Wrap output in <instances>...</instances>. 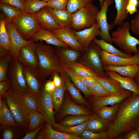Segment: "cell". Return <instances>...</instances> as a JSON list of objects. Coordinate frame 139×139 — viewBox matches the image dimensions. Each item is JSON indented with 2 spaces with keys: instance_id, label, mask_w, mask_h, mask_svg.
I'll return each mask as SVG.
<instances>
[{
  "instance_id": "7402d4cb",
  "label": "cell",
  "mask_w": 139,
  "mask_h": 139,
  "mask_svg": "<svg viewBox=\"0 0 139 139\" xmlns=\"http://www.w3.org/2000/svg\"><path fill=\"white\" fill-rule=\"evenodd\" d=\"M35 14L41 28L51 31L60 29L48 11L47 6L43 7Z\"/></svg>"
},
{
  "instance_id": "7a4b0ae2",
  "label": "cell",
  "mask_w": 139,
  "mask_h": 139,
  "mask_svg": "<svg viewBox=\"0 0 139 139\" xmlns=\"http://www.w3.org/2000/svg\"><path fill=\"white\" fill-rule=\"evenodd\" d=\"M39 60V68L46 79L55 73H59L63 68L55 49L48 44L36 42Z\"/></svg>"
},
{
  "instance_id": "7dc6e473",
  "label": "cell",
  "mask_w": 139,
  "mask_h": 139,
  "mask_svg": "<svg viewBox=\"0 0 139 139\" xmlns=\"http://www.w3.org/2000/svg\"><path fill=\"white\" fill-rule=\"evenodd\" d=\"M69 0H51L47 6L55 10H66Z\"/></svg>"
},
{
  "instance_id": "f35d334b",
  "label": "cell",
  "mask_w": 139,
  "mask_h": 139,
  "mask_svg": "<svg viewBox=\"0 0 139 139\" xmlns=\"http://www.w3.org/2000/svg\"><path fill=\"white\" fill-rule=\"evenodd\" d=\"M91 115L87 116L81 115H70V116L64 117L58 124L65 126H76L81 124L87 121Z\"/></svg>"
},
{
  "instance_id": "9c48e42d",
  "label": "cell",
  "mask_w": 139,
  "mask_h": 139,
  "mask_svg": "<svg viewBox=\"0 0 139 139\" xmlns=\"http://www.w3.org/2000/svg\"><path fill=\"white\" fill-rule=\"evenodd\" d=\"M23 73L28 92L38 97L44 87L43 84L45 79L38 67H32L23 65Z\"/></svg>"
},
{
  "instance_id": "8d00e7d4",
  "label": "cell",
  "mask_w": 139,
  "mask_h": 139,
  "mask_svg": "<svg viewBox=\"0 0 139 139\" xmlns=\"http://www.w3.org/2000/svg\"><path fill=\"white\" fill-rule=\"evenodd\" d=\"M0 10L6 20L9 22H12L14 18L24 12L10 4L2 2H0Z\"/></svg>"
},
{
  "instance_id": "ba28073f",
  "label": "cell",
  "mask_w": 139,
  "mask_h": 139,
  "mask_svg": "<svg viewBox=\"0 0 139 139\" xmlns=\"http://www.w3.org/2000/svg\"><path fill=\"white\" fill-rule=\"evenodd\" d=\"M7 76L13 91L20 94L29 92L23 73V65L17 59L13 58L8 69Z\"/></svg>"
},
{
  "instance_id": "30bf717a",
  "label": "cell",
  "mask_w": 139,
  "mask_h": 139,
  "mask_svg": "<svg viewBox=\"0 0 139 139\" xmlns=\"http://www.w3.org/2000/svg\"><path fill=\"white\" fill-rule=\"evenodd\" d=\"M63 102L58 111L57 120L60 121L68 115H81L89 116L93 113L91 110L83 105H80L74 102L67 90L65 91Z\"/></svg>"
},
{
  "instance_id": "d6986e66",
  "label": "cell",
  "mask_w": 139,
  "mask_h": 139,
  "mask_svg": "<svg viewBox=\"0 0 139 139\" xmlns=\"http://www.w3.org/2000/svg\"><path fill=\"white\" fill-rule=\"evenodd\" d=\"M68 91L73 100L77 103L84 105L91 110V105L82 96L79 90L71 82L70 77L63 69L59 73Z\"/></svg>"
},
{
  "instance_id": "4dcf8cb0",
  "label": "cell",
  "mask_w": 139,
  "mask_h": 139,
  "mask_svg": "<svg viewBox=\"0 0 139 139\" xmlns=\"http://www.w3.org/2000/svg\"><path fill=\"white\" fill-rule=\"evenodd\" d=\"M6 19L1 12L0 15V48H2L11 53L10 41L5 26Z\"/></svg>"
},
{
  "instance_id": "d6a6232c",
  "label": "cell",
  "mask_w": 139,
  "mask_h": 139,
  "mask_svg": "<svg viewBox=\"0 0 139 139\" xmlns=\"http://www.w3.org/2000/svg\"><path fill=\"white\" fill-rule=\"evenodd\" d=\"M87 121L81 124L72 126H64L55 122L52 126L57 131L72 134L81 137L82 132L85 129Z\"/></svg>"
},
{
  "instance_id": "f546056e",
  "label": "cell",
  "mask_w": 139,
  "mask_h": 139,
  "mask_svg": "<svg viewBox=\"0 0 139 139\" xmlns=\"http://www.w3.org/2000/svg\"><path fill=\"white\" fill-rule=\"evenodd\" d=\"M95 78L97 83L105 89L112 93H117L126 90L123 89L117 81L110 76L102 77L96 76Z\"/></svg>"
},
{
  "instance_id": "74e56055",
  "label": "cell",
  "mask_w": 139,
  "mask_h": 139,
  "mask_svg": "<svg viewBox=\"0 0 139 139\" xmlns=\"http://www.w3.org/2000/svg\"><path fill=\"white\" fill-rule=\"evenodd\" d=\"M12 58V55L10 52L0 54V82L7 79V71Z\"/></svg>"
},
{
  "instance_id": "f5cc1de1",
  "label": "cell",
  "mask_w": 139,
  "mask_h": 139,
  "mask_svg": "<svg viewBox=\"0 0 139 139\" xmlns=\"http://www.w3.org/2000/svg\"><path fill=\"white\" fill-rule=\"evenodd\" d=\"M77 75L88 88L92 86L97 82L95 76L84 77Z\"/></svg>"
},
{
  "instance_id": "83f0119b",
  "label": "cell",
  "mask_w": 139,
  "mask_h": 139,
  "mask_svg": "<svg viewBox=\"0 0 139 139\" xmlns=\"http://www.w3.org/2000/svg\"><path fill=\"white\" fill-rule=\"evenodd\" d=\"M43 129V139H82L73 134L57 131L47 123Z\"/></svg>"
},
{
  "instance_id": "ee69618b",
  "label": "cell",
  "mask_w": 139,
  "mask_h": 139,
  "mask_svg": "<svg viewBox=\"0 0 139 139\" xmlns=\"http://www.w3.org/2000/svg\"><path fill=\"white\" fill-rule=\"evenodd\" d=\"M88 88L91 95L90 97L102 98L114 93L105 89L97 82Z\"/></svg>"
},
{
  "instance_id": "e7e4bbea",
  "label": "cell",
  "mask_w": 139,
  "mask_h": 139,
  "mask_svg": "<svg viewBox=\"0 0 139 139\" xmlns=\"http://www.w3.org/2000/svg\"><path fill=\"white\" fill-rule=\"evenodd\" d=\"M137 129L139 131V123L138 125L137 128Z\"/></svg>"
},
{
  "instance_id": "603a6c76",
  "label": "cell",
  "mask_w": 139,
  "mask_h": 139,
  "mask_svg": "<svg viewBox=\"0 0 139 139\" xmlns=\"http://www.w3.org/2000/svg\"><path fill=\"white\" fill-rule=\"evenodd\" d=\"M106 74L117 81L124 89L131 91L134 93L139 95V86L133 79L129 77L121 76L116 72L111 71H105Z\"/></svg>"
},
{
  "instance_id": "4fadbf2b",
  "label": "cell",
  "mask_w": 139,
  "mask_h": 139,
  "mask_svg": "<svg viewBox=\"0 0 139 139\" xmlns=\"http://www.w3.org/2000/svg\"><path fill=\"white\" fill-rule=\"evenodd\" d=\"M16 59L23 65L38 67L39 60L36 42L31 41L21 48L18 53Z\"/></svg>"
},
{
  "instance_id": "5bb4252c",
  "label": "cell",
  "mask_w": 139,
  "mask_h": 139,
  "mask_svg": "<svg viewBox=\"0 0 139 139\" xmlns=\"http://www.w3.org/2000/svg\"><path fill=\"white\" fill-rule=\"evenodd\" d=\"M133 93L125 90L123 91L114 93L108 96L100 98L90 97V103L92 108L94 111L100 107L108 105L112 106L120 103Z\"/></svg>"
},
{
  "instance_id": "6125c7cd",
  "label": "cell",
  "mask_w": 139,
  "mask_h": 139,
  "mask_svg": "<svg viewBox=\"0 0 139 139\" xmlns=\"http://www.w3.org/2000/svg\"><path fill=\"white\" fill-rule=\"evenodd\" d=\"M100 6L101 8L105 0H98Z\"/></svg>"
},
{
  "instance_id": "11a10c76",
  "label": "cell",
  "mask_w": 139,
  "mask_h": 139,
  "mask_svg": "<svg viewBox=\"0 0 139 139\" xmlns=\"http://www.w3.org/2000/svg\"><path fill=\"white\" fill-rule=\"evenodd\" d=\"M44 123L42 124L39 127L36 129L30 132L26 133L25 135L23 137L22 139H34L38 133L43 128L44 126Z\"/></svg>"
},
{
  "instance_id": "e0dca14e",
  "label": "cell",
  "mask_w": 139,
  "mask_h": 139,
  "mask_svg": "<svg viewBox=\"0 0 139 139\" xmlns=\"http://www.w3.org/2000/svg\"><path fill=\"white\" fill-rule=\"evenodd\" d=\"M52 31L59 40L70 48L78 51H85L71 29L67 28H60Z\"/></svg>"
},
{
  "instance_id": "816d5d0a",
  "label": "cell",
  "mask_w": 139,
  "mask_h": 139,
  "mask_svg": "<svg viewBox=\"0 0 139 139\" xmlns=\"http://www.w3.org/2000/svg\"><path fill=\"white\" fill-rule=\"evenodd\" d=\"M138 6V1L136 0H129L126 8L127 12L131 15L137 12V7Z\"/></svg>"
},
{
  "instance_id": "277c9868",
  "label": "cell",
  "mask_w": 139,
  "mask_h": 139,
  "mask_svg": "<svg viewBox=\"0 0 139 139\" xmlns=\"http://www.w3.org/2000/svg\"><path fill=\"white\" fill-rule=\"evenodd\" d=\"M0 97L6 99L8 108L19 128L23 131L27 132L29 123L28 115L29 112L18 93L11 88L7 94Z\"/></svg>"
},
{
  "instance_id": "ffe728a7",
  "label": "cell",
  "mask_w": 139,
  "mask_h": 139,
  "mask_svg": "<svg viewBox=\"0 0 139 139\" xmlns=\"http://www.w3.org/2000/svg\"><path fill=\"white\" fill-rule=\"evenodd\" d=\"M56 47L55 51L63 68L68 67L76 62L80 57L79 51L69 48Z\"/></svg>"
},
{
  "instance_id": "44dd1931",
  "label": "cell",
  "mask_w": 139,
  "mask_h": 139,
  "mask_svg": "<svg viewBox=\"0 0 139 139\" xmlns=\"http://www.w3.org/2000/svg\"><path fill=\"white\" fill-rule=\"evenodd\" d=\"M39 40L45 41L47 44L57 47L64 48L69 47L59 40L52 31L46 30L42 28L29 40L36 42Z\"/></svg>"
},
{
  "instance_id": "db71d44e",
  "label": "cell",
  "mask_w": 139,
  "mask_h": 139,
  "mask_svg": "<svg viewBox=\"0 0 139 139\" xmlns=\"http://www.w3.org/2000/svg\"><path fill=\"white\" fill-rule=\"evenodd\" d=\"M14 128H15L12 127L2 128L4 129L2 135L3 138L4 139H13L15 136V133L13 130Z\"/></svg>"
},
{
  "instance_id": "e575fe53",
  "label": "cell",
  "mask_w": 139,
  "mask_h": 139,
  "mask_svg": "<svg viewBox=\"0 0 139 139\" xmlns=\"http://www.w3.org/2000/svg\"><path fill=\"white\" fill-rule=\"evenodd\" d=\"M66 90V86L63 81L62 85L56 88L51 93L54 109L55 112H58L60 110L63 102Z\"/></svg>"
},
{
  "instance_id": "680465c9",
  "label": "cell",
  "mask_w": 139,
  "mask_h": 139,
  "mask_svg": "<svg viewBox=\"0 0 139 139\" xmlns=\"http://www.w3.org/2000/svg\"><path fill=\"white\" fill-rule=\"evenodd\" d=\"M58 72L54 73L52 75L53 81L56 88L60 86L63 82V80L60 75Z\"/></svg>"
},
{
  "instance_id": "3957f363",
  "label": "cell",
  "mask_w": 139,
  "mask_h": 139,
  "mask_svg": "<svg viewBox=\"0 0 139 139\" xmlns=\"http://www.w3.org/2000/svg\"><path fill=\"white\" fill-rule=\"evenodd\" d=\"M131 27L128 21L124 22L110 35L112 42L127 54L132 55L133 53L135 54L139 52L137 47V45H139V40L131 35L129 32Z\"/></svg>"
},
{
  "instance_id": "03108f58",
  "label": "cell",
  "mask_w": 139,
  "mask_h": 139,
  "mask_svg": "<svg viewBox=\"0 0 139 139\" xmlns=\"http://www.w3.org/2000/svg\"><path fill=\"white\" fill-rule=\"evenodd\" d=\"M138 6H139V1H138Z\"/></svg>"
},
{
  "instance_id": "f6af8a7d",
  "label": "cell",
  "mask_w": 139,
  "mask_h": 139,
  "mask_svg": "<svg viewBox=\"0 0 139 139\" xmlns=\"http://www.w3.org/2000/svg\"><path fill=\"white\" fill-rule=\"evenodd\" d=\"M93 0H69L66 10L72 14L85 6Z\"/></svg>"
},
{
  "instance_id": "c3c4849f",
  "label": "cell",
  "mask_w": 139,
  "mask_h": 139,
  "mask_svg": "<svg viewBox=\"0 0 139 139\" xmlns=\"http://www.w3.org/2000/svg\"><path fill=\"white\" fill-rule=\"evenodd\" d=\"M0 2L8 4L25 12L24 0H0Z\"/></svg>"
},
{
  "instance_id": "bcb514c9",
  "label": "cell",
  "mask_w": 139,
  "mask_h": 139,
  "mask_svg": "<svg viewBox=\"0 0 139 139\" xmlns=\"http://www.w3.org/2000/svg\"><path fill=\"white\" fill-rule=\"evenodd\" d=\"M108 135L107 131L95 133L85 130L82 132L81 137L82 139H108Z\"/></svg>"
},
{
  "instance_id": "be15d7a7",
  "label": "cell",
  "mask_w": 139,
  "mask_h": 139,
  "mask_svg": "<svg viewBox=\"0 0 139 139\" xmlns=\"http://www.w3.org/2000/svg\"><path fill=\"white\" fill-rule=\"evenodd\" d=\"M40 0L43 1H44L47 2H48L49 1H50L51 0Z\"/></svg>"
},
{
  "instance_id": "6f0895ef",
  "label": "cell",
  "mask_w": 139,
  "mask_h": 139,
  "mask_svg": "<svg viewBox=\"0 0 139 139\" xmlns=\"http://www.w3.org/2000/svg\"><path fill=\"white\" fill-rule=\"evenodd\" d=\"M44 88L46 91L51 93L55 89L56 87L53 81L50 79L45 83Z\"/></svg>"
},
{
  "instance_id": "b9f144b4",
  "label": "cell",
  "mask_w": 139,
  "mask_h": 139,
  "mask_svg": "<svg viewBox=\"0 0 139 139\" xmlns=\"http://www.w3.org/2000/svg\"><path fill=\"white\" fill-rule=\"evenodd\" d=\"M18 94L29 112L33 110L39 111L37 97L29 92L23 94Z\"/></svg>"
},
{
  "instance_id": "7bdbcfd3",
  "label": "cell",
  "mask_w": 139,
  "mask_h": 139,
  "mask_svg": "<svg viewBox=\"0 0 139 139\" xmlns=\"http://www.w3.org/2000/svg\"><path fill=\"white\" fill-rule=\"evenodd\" d=\"M67 67L78 76L92 77L97 76L91 69L77 61Z\"/></svg>"
},
{
  "instance_id": "4316f807",
  "label": "cell",
  "mask_w": 139,
  "mask_h": 139,
  "mask_svg": "<svg viewBox=\"0 0 139 139\" xmlns=\"http://www.w3.org/2000/svg\"><path fill=\"white\" fill-rule=\"evenodd\" d=\"M104 70L115 72L123 76L134 79L139 70V65H132L122 66H104Z\"/></svg>"
},
{
  "instance_id": "681fc988",
  "label": "cell",
  "mask_w": 139,
  "mask_h": 139,
  "mask_svg": "<svg viewBox=\"0 0 139 139\" xmlns=\"http://www.w3.org/2000/svg\"><path fill=\"white\" fill-rule=\"evenodd\" d=\"M11 88L10 80H6L0 82V96L8 93Z\"/></svg>"
},
{
  "instance_id": "8992f818",
  "label": "cell",
  "mask_w": 139,
  "mask_h": 139,
  "mask_svg": "<svg viewBox=\"0 0 139 139\" xmlns=\"http://www.w3.org/2000/svg\"><path fill=\"white\" fill-rule=\"evenodd\" d=\"M102 50L97 44L92 41L84 54L78 59V62L89 68L99 77H106L107 76L101 61Z\"/></svg>"
},
{
  "instance_id": "8fae6325",
  "label": "cell",
  "mask_w": 139,
  "mask_h": 139,
  "mask_svg": "<svg viewBox=\"0 0 139 139\" xmlns=\"http://www.w3.org/2000/svg\"><path fill=\"white\" fill-rule=\"evenodd\" d=\"M114 3V0H105L96 17L97 22L100 28L99 36L101 39L111 44L112 42L109 31L113 28L114 27L112 24L108 23L107 14L108 7Z\"/></svg>"
},
{
  "instance_id": "60d3db41",
  "label": "cell",
  "mask_w": 139,
  "mask_h": 139,
  "mask_svg": "<svg viewBox=\"0 0 139 139\" xmlns=\"http://www.w3.org/2000/svg\"><path fill=\"white\" fill-rule=\"evenodd\" d=\"M47 5V2L40 0H24L25 12L31 14L39 12Z\"/></svg>"
},
{
  "instance_id": "1f68e13d",
  "label": "cell",
  "mask_w": 139,
  "mask_h": 139,
  "mask_svg": "<svg viewBox=\"0 0 139 139\" xmlns=\"http://www.w3.org/2000/svg\"><path fill=\"white\" fill-rule=\"evenodd\" d=\"M93 41L98 45L101 49L109 53L123 57L129 58L133 56L127 54L121 50L117 49L111 44L105 41L102 39H98L95 37Z\"/></svg>"
},
{
  "instance_id": "484cf974",
  "label": "cell",
  "mask_w": 139,
  "mask_h": 139,
  "mask_svg": "<svg viewBox=\"0 0 139 139\" xmlns=\"http://www.w3.org/2000/svg\"><path fill=\"white\" fill-rule=\"evenodd\" d=\"M0 123L2 128L12 127L17 128L19 127L6 102L3 100L0 106Z\"/></svg>"
},
{
  "instance_id": "94428289",
  "label": "cell",
  "mask_w": 139,
  "mask_h": 139,
  "mask_svg": "<svg viewBox=\"0 0 139 139\" xmlns=\"http://www.w3.org/2000/svg\"><path fill=\"white\" fill-rule=\"evenodd\" d=\"M133 79L135 82L139 86V70Z\"/></svg>"
},
{
  "instance_id": "d4e9b609",
  "label": "cell",
  "mask_w": 139,
  "mask_h": 139,
  "mask_svg": "<svg viewBox=\"0 0 139 139\" xmlns=\"http://www.w3.org/2000/svg\"><path fill=\"white\" fill-rule=\"evenodd\" d=\"M48 11L60 28L71 29L72 14L66 10H56L47 7Z\"/></svg>"
},
{
  "instance_id": "6da1fadb",
  "label": "cell",
  "mask_w": 139,
  "mask_h": 139,
  "mask_svg": "<svg viewBox=\"0 0 139 139\" xmlns=\"http://www.w3.org/2000/svg\"><path fill=\"white\" fill-rule=\"evenodd\" d=\"M139 123V95L133 93L120 103L116 116L107 130L108 139L137 128Z\"/></svg>"
},
{
  "instance_id": "9a60e30c",
  "label": "cell",
  "mask_w": 139,
  "mask_h": 139,
  "mask_svg": "<svg viewBox=\"0 0 139 139\" xmlns=\"http://www.w3.org/2000/svg\"><path fill=\"white\" fill-rule=\"evenodd\" d=\"M101 59L103 66L139 65V52L135 54L131 58H126L109 53L102 50Z\"/></svg>"
},
{
  "instance_id": "2e32d148",
  "label": "cell",
  "mask_w": 139,
  "mask_h": 139,
  "mask_svg": "<svg viewBox=\"0 0 139 139\" xmlns=\"http://www.w3.org/2000/svg\"><path fill=\"white\" fill-rule=\"evenodd\" d=\"M5 26L10 37L11 54L13 58L16 59L17 55L21 48L31 41L24 39L18 31L12 22L6 20Z\"/></svg>"
},
{
  "instance_id": "52a82bcc",
  "label": "cell",
  "mask_w": 139,
  "mask_h": 139,
  "mask_svg": "<svg viewBox=\"0 0 139 139\" xmlns=\"http://www.w3.org/2000/svg\"><path fill=\"white\" fill-rule=\"evenodd\" d=\"M12 22L22 36L27 40L30 39L41 28L35 14L24 12Z\"/></svg>"
},
{
  "instance_id": "cb8c5ba5",
  "label": "cell",
  "mask_w": 139,
  "mask_h": 139,
  "mask_svg": "<svg viewBox=\"0 0 139 139\" xmlns=\"http://www.w3.org/2000/svg\"><path fill=\"white\" fill-rule=\"evenodd\" d=\"M110 123L95 113L93 114L87 121L85 130L95 133L107 131Z\"/></svg>"
},
{
  "instance_id": "7c38bea8",
  "label": "cell",
  "mask_w": 139,
  "mask_h": 139,
  "mask_svg": "<svg viewBox=\"0 0 139 139\" xmlns=\"http://www.w3.org/2000/svg\"><path fill=\"white\" fill-rule=\"evenodd\" d=\"M37 99L39 111L44 117L46 123L52 126L56 122L51 93L46 91L43 87Z\"/></svg>"
},
{
  "instance_id": "f907efd6",
  "label": "cell",
  "mask_w": 139,
  "mask_h": 139,
  "mask_svg": "<svg viewBox=\"0 0 139 139\" xmlns=\"http://www.w3.org/2000/svg\"><path fill=\"white\" fill-rule=\"evenodd\" d=\"M131 30L133 33L136 35H139V11L132 20Z\"/></svg>"
},
{
  "instance_id": "ab89813d",
  "label": "cell",
  "mask_w": 139,
  "mask_h": 139,
  "mask_svg": "<svg viewBox=\"0 0 139 139\" xmlns=\"http://www.w3.org/2000/svg\"><path fill=\"white\" fill-rule=\"evenodd\" d=\"M63 69L68 74L73 83L80 90L87 98H89L91 95L88 88L70 69L67 67H64Z\"/></svg>"
},
{
  "instance_id": "f1b7e54d",
  "label": "cell",
  "mask_w": 139,
  "mask_h": 139,
  "mask_svg": "<svg viewBox=\"0 0 139 139\" xmlns=\"http://www.w3.org/2000/svg\"><path fill=\"white\" fill-rule=\"evenodd\" d=\"M117 10L116 16L112 24L114 27L122 25L124 21L128 18L129 14L126 8L129 0H114Z\"/></svg>"
},
{
  "instance_id": "ac0fdd59",
  "label": "cell",
  "mask_w": 139,
  "mask_h": 139,
  "mask_svg": "<svg viewBox=\"0 0 139 139\" xmlns=\"http://www.w3.org/2000/svg\"><path fill=\"white\" fill-rule=\"evenodd\" d=\"M73 31L85 51L96 36L100 35V33L99 27L97 22L90 28L78 31Z\"/></svg>"
},
{
  "instance_id": "91938a15",
  "label": "cell",
  "mask_w": 139,
  "mask_h": 139,
  "mask_svg": "<svg viewBox=\"0 0 139 139\" xmlns=\"http://www.w3.org/2000/svg\"><path fill=\"white\" fill-rule=\"evenodd\" d=\"M44 134V129L43 128H42L36 136V138L37 139H43Z\"/></svg>"
},
{
  "instance_id": "9f6ffc18",
  "label": "cell",
  "mask_w": 139,
  "mask_h": 139,
  "mask_svg": "<svg viewBox=\"0 0 139 139\" xmlns=\"http://www.w3.org/2000/svg\"><path fill=\"white\" fill-rule=\"evenodd\" d=\"M124 139H139V131L136 128L126 133Z\"/></svg>"
},
{
  "instance_id": "5b68a950",
  "label": "cell",
  "mask_w": 139,
  "mask_h": 139,
  "mask_svg": "<svg viewBox=\"0 0 139 139\" xmlns=\"http://www.w3.org/2000/svg\"><path fill=\"white\" fill-rule=\"evenodd\" d=\"M99 10L92 2L72 14L71 29L78 31L91 27L97 22L96 16Z\"/></svg>"
},
{
  "instance_id": "836d02e7",
  "label": "cell",
  "mask_w": 139,
  "mask_h": 139,
  "mask_svg": "<svg viewBox=\"0 0 139 139\" xmlns=\"http://www.w3.org/2000/svg\"><path fill=\"white\" fill-rule=\"evenodd\" d=\"M120 103H117L110 107L101 106L97 109L94 111L100 117L111 122L116 116Z\"/></svg>"
},
{
  "instance_id": "d590c367",
  "label": "cell",
  "mask_w": 139,
  "mask_h": 139,
  "mask_svg": "<svg viewBox=\"0 0 139 139\" xmlns=\"http://www.w3.org/2000/svg\"><path fill=\"white\" fill-rule=\"evenodd\" d=\"M29 121L27 132H31L39 127L46 121L41 112L38 110L30 111L28 115Z\"/></svg>"
}]
</instances>
